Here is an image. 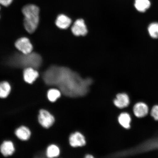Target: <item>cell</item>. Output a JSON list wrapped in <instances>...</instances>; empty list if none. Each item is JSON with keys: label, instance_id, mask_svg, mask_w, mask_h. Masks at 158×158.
Returning <instances> with one entry per match:
<instances>
[{"label": "cell", "instance_id": "19", "mask_svg": "<svg viewBox=\"0 0 158 158\" xmlns=\"http://www.w3.org/2000/svg\"><path fill=\"white\" fill-rule=\"evenodd\" d=\"M60 92L56 89H51L47 93V97L50 102H54L60 96Z\"/></svg>", "mask_w": 158, "mask_h": 158}, {"label": "cell", "instance_id": "6", "mask_svg": "<svg viewBox=\"0 0 158 158\" xmlns=\"http://www.w3.org/2000/svg\"><path fill=\"white\" fill-rule=\"evenodd\" d=\"M72 31L73 34L76 36L85 35L87 33L88 31L84 20H77L72 27Z\"/></svg>", "mask_w": 158, "mask_h": 158}, {"label": "cell", "instance_id": "18", "mask_svg": "<svg viewBox=\"0 0 158 158\" xmlns=\"http://www.w3.org/2000/svg\"><path fill=\"white\" fill-rule=\"evenodd\" d=\"M148 32L152 38H158V23H153L149 25L148 28Z\"/></svg>", "mask_w": 158, "mask_h": 158}, {"label": "cell", "instance_id": "14", "mask_svg": "<svg viewBox=\"0 0 158 158\" xmlns=\"http://www.w3.org/2000/svg\"><path fill=\"white\" fill-rule=\"evenodd\" d=\"M149 0H135L134 6L137 10L140 12H144L151 6Z\"/></svg>", "mask_w": 158, "mask_h": 158}, {"label": "cell", "instance_id": "10", "mask_svg": "<svg viewBox=\"0 0 158 158\" xmlns=\"http://www.w3.org/2000/svg\"><path fill=\"white\" fill-rule=\"evenodd\" d=\"M15 133L17 137L22 141H27L30 138L31 131L28 128L22 126L15 130Z\"/></svg>", "mask_w": 158, "mask_h": 158}, {"label": "cell", "instance_id": "3", "mask_svg": "<svg viewBox=\"0 0 158 158\" xmlns=\"http://www.w3.org/2000/svg\"><path fill=\"white\" fill-rule=\"evenodd\" d=\"M39 12V8L35 5H27L23 8L22 12L25 17V28L30 33L34 32L38 27Z\"/></svg>", "mask_w": 158, "mask_h": 158}, {"label": "cell", "instance_id": "9", "mask_svg": "<svg viewBox=\"0 0 158 158\" xmlns=\"http://www.w3.org/2000/svg\"><path fill=\"white\" fill-rule=\"evenodd\" d=\"M15 147L13 142L10 141H4L0 147V151L5 157L13 155L15 152Z\"/></svg>", "mask_w": 158, "mask_h": 158}, {"label": "cell", "instance_id": "11", "mask_svg": "<svg viewBox=\"0 0 158 158\" xmlns=\"http://www.w3.org/2000/svg\"><path fill=\"white\" fill-rule=\"evenodd\" d=\"M114 103L118 108H125L129 104V98L126 94H118L114 101Z\"/></svg>", "mask_w": 158, "mask_h": 158}, {"label": "cell", "instance_id": "8", "mask_svg": "<svg viewBox=\"0 0 158 158\" xmlns=\"http://www.w3.org/2000/svg\"><path fill=\"white\" fill-rule=\"evenodd\" d=\"M23 76L26 82L29 84H32L38 77L39 74L35 69L27 68L23 71Z\"/></svg>", "mask_w": 158, "mask_h": 158}, {"label": "cell", "instance_id": "7", "mask_svg": "<svg viewBox=\"0 0 158 158\" xmlns=\"http://www.w3.org/2000/svg\"><path fill=\"white\" fill-rule=\"evenodd\" d=\"M70 145L73 147H82L86 143L84 136L79 132L73 134L69 138Z\"/></svg>", "mask_w": 158, "mask_h": 158}, {"label": "cell", "instance_id": "17", "mask_svg": "<svg viewBox=\"0 0 158 158\" xmlns=\"http://www.w3.org/2000/svg\"><path fill=\"white\" fill-rule=\"evenodd\" d=\"M47 156L49 158H53L58 156L60 153L59 148L54 145H51L47 148Z\"/></svg>", "mask_w": 158, "mask_h": 158}, {"label": "cell", "instance_id": "21", "mask_svg": "<svg viewBox=\"0 0 158 158\" xmlns=\"http://www.w3.org/2000/svg\"><path fill=\"white\" fill-rule=\"evenodd\" d=\"M13 0H0V4L6 7L12 2Z\"/></svg>", "mask_w": 158, "mask_h": 158}, {"label": "cell", "instance_id": "16", "mask_svg": "<svg viewBox=\"0 0 158 158\" xmlns=\"http://www.w3.org/2000/svg\"><path fill=\"white\" fill-rule=\"evenodd\" d=\"M118 120L120 124L124 128H130L131 118L129 114L127 113H122L118 117Z\"/></svg>", "mask_w": 158, "mask_h": 158}, {"label": "cell", "instance_id": "13", "mask_svg": "<svg viewBox=\"0 0 158 158\" xmlns=\"http://www.w3.org/2000/svg\"><path fill=\"white\" fill-rule=\"evenodd\" d=\"M72 20L64 15H59L56 20V24L57 27L62 29H66L70 26Z\"/></svg>", "mask_w": 158, "mask_h": 158}, {"label": "cell", "instance_id": "4", "mask_svg": "<svg viewBox=\"0 0 158 158\" xmlns=\"http://www.w3.org/2000/svg\"><path fill=\"white\" fill-rule=\"evenodd\" d=\"M38 120L39 123L43 127L47 128L50 127L54 124L55 118L47 110L42 109L40 110Z\"/></svg>", "mask_w": 158, "mask_h": 158}, {"label": "cell", "instance_id": "1", "mask_svg": "<svg viewBox=\"0 0 158 158\" xmlns=\"http://www.w3.org/2000/svg\"><path fill=\"white\" fill-rule=\"evenodd\" d=\"M43 79L47 84L58 87L65 95L72 98L85 95L92 82L91 79L83 78L70 69L57 66L47 69Z\"/></svg>", "mask_w": 158, "mask_h": 158}, {"label": "cell", "instance_id": "23", "mask_svg": "<svg viewBox=\"0 0 158 158\" xmlns=\"http://www.w3.org/2000/svg\"><path fill=\"white\" fill-rule=\"evenodd\" d=\"M0 9H1V7H0Z\"/></svg>", "mask_w": 158, "mask_h": 158}, {"label": "cell", "instance_id": "15", "mask_svg": "<svg viewBox=\"0 0 158 158\" xmlns=\"http://www.w3.org/2000/svg\"><path fill=\"white\" fill-rule=\"evenodd\" d=\"M11 90V86L9 82H0V98H6L9 95Z\"/></svg>", "mask_w": 158, "mask_h": 158}, {"label": "cell", "instance_id": "5", "mask_svg": "<svg viewBox=\"0 0 158 158\" xmlns=\"http://www.w3.org/2000/svg\"><path fill=\"white\" fill-rule=\"evenodd\" d=\"M15 46L23 54H28L31 52L33 46L27 37H22L15 43Z\"/></svg>", "mask_w": 158, "mask_h": 158}, {"label": "cell", "instance_id": "20", "mask_svg": "<svg viewBox=\"0 0 158 158\" xmlns=\"http://www.w3.org/2000/svg\"><path fill=\"white\" fill-rule=\"evenodd\" d=\"M151 114L155 120H158V106H153Z\"/></svg>", "mask_w": 158, "mask_h": 158}, {"label": "cell", "instance_id": "12", "mask_svg": "<svg viewBox=\"0 0 158 158\" xmlns=\"http://www.w3.org/2000/svg\"><path fill=\"white\" fill-rule=\"evenodd\" d=\"M133 111L137 117H143L148 114V108L145 104L143 102H139L134 106Z\"/></svg>", "mask_w": 158, "mask_h": 158}, {"label": "cell", "instance_id": "22", "mask_svg": "<svg viewBox=\"0 0 158 158\" xmlns=\"http://www.w3.org/2000/svg\"><path fill=\"white\" fill-rule=\"evenodd\" d=\"M85 157L87 158H94V156H93L91 155H87Z\"/></svg>", "mask_w": 158, "mask_h": 158}, {"label": "cell", "instance_id": "2", "mask_svg": "<svg viewBox=\"0 0 158 158\" xmlns=\"http://www.w3.org/2000/svg\"><path fill=\"white\" fill-rule=\"evenodd\" d=\"M9 64L18 68H39L42 63V58L39 54L31 52L28 54H16L10 58Z\"/></svg>", "mask_w": 158, "mask_h": 158}]
</instances>
